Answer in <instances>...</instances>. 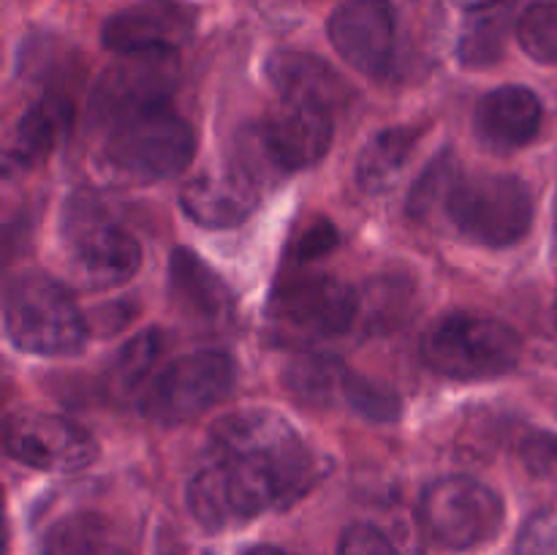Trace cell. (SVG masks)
<instances>
[{
	"label": "cell",
	"instance_id": "9",
	"mask_svg": "<svg viewBox=\"0 0 557 555\" xmlns=\"http://www.w3.org/2000/svg\"><path fill=\"white\" fill-rule=\"evenodd\" d=\"M424 528L438 544L471 550L490 542L504 528V498L473 477H441L424 490L419 504Z\"/></svg>",
	"mask_w": 557,
	"mask_h": 555
},
{
	"label": "cell",
	"instance_id": "34",
	"mask_svg": "<svg viewBox=\"0 0 557 555\" xmlns=\"http://www.w3.org/2000/svg\"><path fill=\"white\" fill-rule=\"evenodd\" d=\"M553 319H555V332H557V294H555V308H553Z\"/></svg>",
	"mask_w": 557,
	"mask_h": 555
},
{
	"label": "cell",
	"instance_id": "17",
	"mask_svg": "<svg viewBox=\"0 0 557 555\" xmlns=\"http://www.w3.org/2000/svg\"><path fill=\"white\" fill-rule=\"evenodd\" d=\"M267 79L275 87L281 101L321 107L326 112L346 107L348 85L326 60L308 52L281 49L267 60Z\"/></svg>",
	"mask_w": 557,
	"mask_h": 555
},
{
	"label": "cell",
	"instance_id": "25",
	"mask_svg": "<svg viewBox=\"0 0 557 555\" xmlns=\"http://www.w3.org/2000/svg\"><path fill=\"white\" fill-rule=\"evenodd\" d=\"M346 406L351 408L357 417L368 419V422L386 424L395 422L400 417V397L386 386L375 384V381L364 379V375L354 373L351 384L346 392Z\"/></svg>",
	"mask_w": 557,
	"mask_h": 555
},
{
	"label": "cell",
	"instance_id": "2",
	"mask_svg": "<svg viewBox=\"0 0 557 555\" xmlns=\"http://www.w3.org/2000/svg\"><path fill=\"white\" fill-rule=\"evenodd\" d=\"M332 128L326 109L283 101L261 123L239 131L232 166L264 188L286 174L315 166L330 152Z\"/></svg>",
	"mask_w": 557,
	"mask_h": 555
},
{
	"label": "cell",
	"instance_id": "5",
	"mask_svg": "<svg viewBox=\"0 0 557 555\" xmlns=\"http://www.w3.org/2000/svg\"><path fill=\"white\" fill-rule=\"evenodd\" d=\"M194 152V128L166 103L109 125L103 131L101 163L112 177L145 185L180 174Z\"/></svg>",
	"mask_w": 557,
	"mask_h": 555
},
{
	"label": "cell",
	"instance_id": "27",
	"mask_svg": "<svg viewBox=\"0 0 557 555\" xmlns=\"http://www.w3.org/2000/svg\"><path fill=\"white\" fill-rule=\"evenodd\" d=\"M504 49V27L498 20H484L462 36L460 58L466 65H487Z\"/></svg>",
	"mask_w": 557,
	"mask_h": 555
},
{
	"label": "cell",
	"instance_id": "19",
	"mask_svg": "<svg viewBox=\"0 0 557 555\" xmlns=\"http://www.w3.org/2000/svg\"><path fill=\"white\" fill-rule=\"evenodd\" d=\"M74 125V103L63 96H44L33 103L16 125L11 128L5 141V166L9 169H33L47 161Z\"/></svg>",
	"mask_w": 557,
	"mask_h": 555
},
{
	"label": "cell",
	"instance_id": "8",
	"mask_svg": "<svg viewBox=\"0 0 557 555\" xmlns=\"http://www.w3.org/2000/svg\"><path fill=\"white\" fill-rule=\"evenodd\" d=\"M237 381V368L228 354L205 348L172 359L158 370L141 392V414L152 422L180 424L201 417L226 400Z\"/></svg>",
	"mask_w": 557,
	"mask_h": 555
},
{
	"label": "cell",
	"instance_id": "21",
	"mask_svg": "<svg viewBox=\"0 0 557 555\" xmlns=\"http://www.w3.org/2000/svg\"><path fill=\"white\" fill-rule=\"evenodd\" d=\"M354 370L343 365L341 359L324 357V354H305L288 362L283 370V384L308 406H330V403H346L348 384H351Z\"/></svg>",
	"mask_w": 557,
	"mask_h": 555
},
{
	"label": "cell",
	"instance_id": "1",
	"mask_svg": "<svg viewBox=\"0 0 557 555\" xmlns=\"http://www.w3.org/2000/svg\"><path fill=\"white\" fill-rule=\"evenodd\" d=\"M326 466L294 424L270 408H245L212 424L210 455L188 484V509L207 531L286 509L319 484Z\"/></svg>",
	"mask_w": 557,
	"mask_h": 555
},
{
	"label": "cell",
	"instance_id": "11",
	"mask_svg": "<svg viewBox=\"0 0 557 555\" xmlns=\"http://www.w3.org/2000/svg\"><path fill=\"white\" fill-rule=\"evenodd\" d=\"M11 460L49 473H74L98 460V444L82 424L58 414L16 411L3 424Z\"/></svg>",
	"mask_w": 557,
	"mask_h": 555
},
{
	"label": "cell",
	"instance_id": "3",
	"mask_svg": "<svg viewBox=\"0 0 557 555\" xmlns=\"http://www.w3.org/2000/svg\"><path fill=\"white\" fill-rule=\"evenodd\" d=\"M3 326L14 348L36 357H71L87 343V319L58 278L27 270L9 281Z\"/></svg>",
	"mask_w": 557,
	"mask_h": 555
},
{
	"label": "cell",
	"instance_id": "12",
	"mask_svg": "<svg viewBox=\"0 0 557 555\" xmlns=\"http://www.w3.org/2000/svg\"><path fill=\"white\" fill-rule=\"evenodd\" d=\"M362 299L337 275H294L272 294V319L305 337L346 335L357 321Z\"/></svg>",
	"mask_w": 557,
	"mask_h": 555
},
{
	"label": "cell",
	"instance_id": "31",
	"mask_svg": "<svg viewBox=\"0 0 557 555\" xmlns=\"http://www.w3.org/2000/svg\"><path fill=\"white\" fill-rule=\"evenodd\" d=\"M522 460L536 477L557 479V435L533 433L522 444Z\"/></svg>",
	"mask_w": 557,
	"mask_h": 555
},
{
	"label": "cell",
	"instance_id": "6",
	"mask_svg": "<svg viewBox=\"0 0 557 555\" xmlns=\"http://www.w3.org/2000/svg\"><path fill=\"white\" fill-rule=\"evenodd\" d=\"M422 357L446 379H498L520 365L522 337L506 321L476 313H451L430 326L422 341Z\"/></svg>",
	"mask_w": 557,
	"mask_h": 555
},
{
	"label": "cell",
	"instance_id": "29",
	"mask_svg": "<svg viewBox=\"0 0 557 555\" xmlns=\"http://www.w3.org/2000/svg\"><path fill=\"white\" fill-rule=\"evenodd\" d=\"M517 555H557V509H542L525 522Z\"/></svg>",
	"mask_w": 557,
	"mask_h": 555
},
{
	"label": "cell",
	"instance_id": "33",
	"mask_svg": "<svg viewBox=\"0 0 557 555\" xmlns=\"http://www.w3.org/2000/svg\"><path fill=\"white\" fill-rule=\"evenodd\" d=\"M245 555H286V553H283V550H275V547H253V550H248Z\"/></svg>",
	"mask_w": 557,
	"mask_h": 555
},
{
	"label": "cell",
	"instance_id": "15",
	"mask_svg": "<svg viewBox=\"0 0 557 555\" xmlns=\"http://www.w3.org/2000/svg\"><path fill=\"white\" fill-rule=\"evenodd\" d=\"M261 185L228 163L223 172L201 174L180 190V207L205 229H234L259 207Z\"/></svg>",
	"mask_w": 557,
	"mask_h": 555
},
{
	"label": "cell",
	"instance_id": "4",
	"mask_svg": "<svg viewBox=\"0 0 557 555\" xmlns=\"http://www.w3.org/2000/svg\"><path fill=\"white\" fill-rule=\"evenodd\" d=\"M60 243L74 272L90 288L128 283L141 267L139 239L90 190H76L63 205Z\"/></svg>",
	"mask_w": 557,
	"mask_h": 555
},
{
	"label": "cell",
	"instance_id": "32",
	"mask_svg": "<svg viewBox=\"0 0 557 555\" xmlns=\"http://www.w3.org/2000/svg\"><path fill=\"white\" fill-rule=\"evenodd\" d=\"M455 3L466 11H484V9H493V5H498L500 0H455Z\"/></svg>",
	"mask_w": 557,
	"mask_h": 555
},
{
	"label": "cell",
	"instance_id": "23",
	"mask_svg": "<svg viewBox=\"0 0 557 555\" xmlns=\"http://www.w3.org/2000/svg\"><path fill=\"white\" fill-rule=\"evenodd\" d=\"M517 41L536 63L557 65V0H542L522 11Z\"/></svg>",
	"mask_w": 557,
	"mask_h": 555
},
{
	"label": "cell",
	"instance_id": "7",
	"mask_svg": "<svg viewBox=\"0 0 557 555\" xmlns=\"http://www.w3.org/2000/svg\"><path fill=\"white\" fill-rule=\"evenodd\" d=\"M444 215L460 237L509 248L531 232L533 196L511 174H460L444 199Z\"/></svg>",
	"mask_w": 557,
	"mask_h": 555
},
{
	"label": "cell",
	"instance_id": "18",
	"mask_svg": "<svg viewBox=\"0 0 557 555\" xmlns=\"http://www.w3.org/2000/svg\"><path fill=\"white\" fill-rule=\"evenodd\" d=\"M169 297L185 316L207 324H221L234 310L223 278L188 248H174L169 256Z\"/></svg>",
	"mask_w": 557,
	"mask_h": 555
},
{
	"label": "cell",
	"instance_id": "20",
	"mask_svg": "<svg viewBox=\"0 0 557 555\" xmlns=\"http://www.w3.org/2000/svg\"><path fill=\"white\" fill-rule=\"evenodd\" d=\"M424 128L397 125L375 134L357 158V185L364 194H384L400 180L408 158L417 150Z\"/></svg>",
	"mask_w": 557,
	"mask_h": 555
},
{
	"label": "cell",
	"instance_id": "22",
	"mask_svg": "<svg viewBox=\"0 0 557 555\" xmlns=\"http://www.w3.org/2000/svg\"><path fill=\"white\" fill-rule=\"evenodd\" d=\"M109 522L92 511H76L54 522L44 536L41 555H107Z\"/></svg>",
	"mask_w": 557,
	"mask_h": 555
},
{
	"label": "cell",
	"instance_id": "30",
	"mask_svg": "<svg viewBox=\"0 0 557 555\" xmlns=\"http://www.w3.org/2000/svg\"><path fill=\"white\" fill-rule=\"evenodd\" d=\"M337 555H400L395 544L373 526H348L343 531L341 544H337Z\"/></svg>",
	"mask_w": 557,
	"mask_h": 555
},
{
	"label": "cell",
	"instance_id": "28",
	"mask_svg": "<svg viewBox=\"0 0 557 555\" xmlns=\"http://www.w3.org/2000/svg\"><path fill=\"white\" fill-rule=\"evenodd\" d=\"M337 229L330 218H313L305 223L302 232L297 234L292 245V259L297 264H308V261L324 259L337 248Z\"/></svg>",
	"mask_w": 557,
	"mask_h": 555
},
{
	"label": "cell",
	"instance_id": "13",
	"mask_svg": "<svg viewBox=\"0 0 557 555\" xmlns=\"http://www.w3.org/2000/svg\"><path fill=\"white\" fill-rule=\"evenodd\" d=\"M332 47L359 74L389 76L395 63V11L386 0H348L330 16Z\"/></svg>",
	"mask_w": 557,
	"mask_h": 555
},
{
	"label": "cell",
	"instance_id": "24",
	"mask_svg": "<svg viewBox=\"0 0 557 555\" xmlns=\"http://www.w3.org/2000/svg\"><path fill=\"white\" fill-rule=\"evenodd\" d=\"M462 169L460 163L455 161L449 150L441 152L438 158L430 161V166L424 169L422 177L417 180V185L411 188V196H408V212L413 218H428L435 207H444L446 194L455 185V180L460 177Z\"/></svg>",
	"mask_w": 557,
	"mask_h": 555
},
{
	"label": "cell",
	"instance_id": "10",
	"mask_svg": "<svg viewBox=\"0 0 557 555\" xmlns=\"http://www.w3.org/2000/svg\"><path fill=\"white\" fill-rule=\"evenodd\" d=\"M177 79L180 69L174 52L123 54V60L109 65L92 87L90 123L107 131L131 114L166 107Z\"/></svg>",
	"mask_w": 557,
	"mask_h": 555
},
{
	"label": "cell",
	"instance_id": "16",
	"mask_svg": "<svg viewBox=\"0 0 557 555\" xmlns=\"http://www.w3.org/2000/svg\"><path fill=\"white\" fill-rule=\"evenodd\" d=\"M544 109L533 90L506 85L479 98L473 128L479 141L495 152H511L531 145L542 131Z\"/></svg>",
	"mask_w": 557,
	"mask_h": 555
},
{
	"label": "cell",
	"instance_id": "26",
	"mask_svg": "<svg viewBox=\"0 0 557 555\" xmlns=\"http://www.w3.org/2000/svg\"><path fill=\"white\" fill-rule=\"evenodd\" d=\"M161 348L163 337L158 330H147L141 335L131 337V343H125L120 348L117 359H114V373H117V379L125 386H136L139 381H145L150 375V368L156 365Z\"/></svg>",
	"mask_w": 557,
	"mask_h": 555
},
{
	"label": "cell",
	"instance_id": "14",
	"mask_svg": "<svg viewBox=\"0 0 557 555\" xmlns=\"http://www.w3.org/2000/svg\"><path fill=\"white\" fill-rule=\"evenodd\" d=\"M196 11L183 0H139L103 22V47L117 54L174 52L190 38Z\"/></svg>",
	"mask_w": 557,
	"mask_h": 555
}]
</instances>
